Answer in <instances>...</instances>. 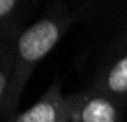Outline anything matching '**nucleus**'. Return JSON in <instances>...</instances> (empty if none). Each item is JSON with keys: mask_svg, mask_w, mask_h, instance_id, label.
<instances>
[{"mask_svg": "<svg viewBox=\"0 0 127 122\" xmlns=\"http://www.w3.org/2000/svg\"><path fill=\"white\" fill-rule=\"evenodd\" d=\"M73 20L75 17L64 7H54L44 17L31 24L27 29L19 34L14 51L12 78L3 100L0 102V119L10 121L15 117L20 95L31 75L34 73L41 60H44L59 42V39L73 24Z\"/></svg>", "mask_w": 127, "mask_h": 122, "instance_id": "f257e3e1", "label": "nucleus"}, {"mask_svg": "<svg viewBox=\"0 0 127 122\" xmlns=\"http://www.w3.org/2000/svg\"><path fill=\"white\" fill-rule=\"evenodd\" d=\"M92 88L107 93L108 97L122 102L127 97V49L117 56L105 70L97 76V81Z\"/></svg>", "mask_w": 127, "mask_h": 122, "instance_id": "20e7f679", "label": "nucleus"}, {"mask_svg": "<svg viewBox=\"0 0 127 122\" xmlns=\"http://www.w3.org/2000/svg\"><path fill=\"white\" fill-rule=\"evenodd\" d=\"M9 122H68L66 97L59 81H54L31 109L17 114Z\"/></svg>", "mask_w": 127, "mask_h": 122, "instance_id": "7ed1b4c3", "label": "nucleus"}, {"mask_svg": "<svg viewBox=\"0 0 127 122\" xmlns=\"http://www.w3.org/2000/svg\"><path fill=\"white\" fill-rule=\"evenodd\" d=\"M17 34H5L0 36V102L3 100L14 68V51L17 42Z\"/></svg>", "mask_w": 127, "mask_h": 122, "instance_id": "39448f33", "label": "nucleus"}, {"mask_svg": "<svg viewBox=\"0 0 127 122\" xmlns=\"http://www.w3.org/2000/svg\"><path fill=\"white\" fill-rule=\"evenodd\" d=\"M66 112L68 122H122L120 102L97 88L68 95Z\"/></svg>", "mask_w": 127, "mask_h": 122, "instance_id": "f03ea898", "label": "nucleus"}, {"mask_svg": "<svg viewBox=\"0 0 127 122\" xmlns=\"http://www.w3.org/2000/svg\"><path fill=\"white\" fill-rule=\"evenodd\" d=\"M24 7L22 2L15 0H0V36L17 34L15 30L20 22V10Z\"/></svg>", "mask_w": 127, "mask_h": 122, "instance_id": "423d86ee", "label": "nucleus"}]
</instances>
